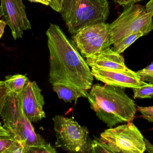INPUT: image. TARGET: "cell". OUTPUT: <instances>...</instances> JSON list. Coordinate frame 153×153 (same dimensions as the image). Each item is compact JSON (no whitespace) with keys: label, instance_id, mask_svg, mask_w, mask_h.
Returning a JSON list of instances; mask_svg holds the SVG:
<instances>
[{"label":"cell","instance_id":"cell-1","mask_svg":"<svg viewBox=\"0 0 153 153\" xmlns=\"http://www.w3.org/2000/svg\"><path fill=\"white\" fill-rule=\"evenodd\" d=\"M46 35L50 54L49 82L52 86L62 84L75 89L87 98L94 76L86 61L58 25L50 24Z\"/></svg>","mask_w":153,"mask_h":153},{"label":"cell","instance_id":"cell-2","mask_svg":"<svg viewBox=\"0 0 153 153\" xmlns=\"http://www.w3.org/2000/svg\"><path fill=\"white\" fill-rule=\"evenodd\" d=\"M126 88L105 84L92 86L88 93L91 108L108 127L134 120L137 110L134 102L125 91Z\"/></svg>","mask_w":153,"mask_h":153},{"label":"cell","instance_id":"cell-3","mask_svg":"<svg viewBox=\"0 0 153 153\" xmlns=\"http://www.w3.org/2000/svg\"><path fill=\"white\" fill-rule=\"evenodd\" d=\"M4 127L14 138L23 143L29 153H56L55 149L35 132L23 112L20 94L8 93L0 112Z\"/></svg>","mask_w":153,"mask_h":153},{"label":"cell","instance_id":"cell-4","mask_svg":"<svg viewBox=\"0 0 153 153\" xmlns=\"http://www.w3.org/2000/svg\"><path fill=\"white\" fill-rule=\"evenodd\" d=\"M60 13L68 31L74 35L85 26L105 22L109 5L108 0H63Z\"/></svg>","mask_w":153,"mask_h":153},{"label":"cell","instance_id":"cell-5","mask_svg":"<svg viewBox=\"0 0 153 153\" xmlns=\"http://www.w3.org/2000/svg\"><path fill=\"white\" fill-rule=\"evenodd\" d=\"M123 8L121 14L109 25L113 46L134 33L142 32L146 36L153 30V16L144 6L135 3Z\"/></svg>","mask_w":153,"mask_h":153},{"label":"cell","instance_id":"cell-6","mask_svg":"<svg viewBox=\"0 0 153 153\" xmlns=\"http://www.w3.org/2000/svg\"><path fill=\"white\" fill-rule=\"evenodd\" d=\"M54 123L56 147L69 152L90 153L92 141L87 128L81 126L72 118L56 116Z\"/></svg>","mask_w":153,"mask_h":153},{"label":"cell","instance_id":"cell-7","mask_svg":"<svg viewBox=\"0 0 153 153\" xmlns=\"http://www.w3.org/2000/svg\"><path fill=\"white\" fill-rule=\"evenodd\" d=\"M113 153H143L146 151L145 138L132 122L106 129L100 135Z\"/></svg>","mask_w":153,"mask_h":153},{"label":"cell","instance_id":"cell-8","mask_svg":"<svg viewBox=\"0 0 153 153\" xmlns=\"http://www.w3.org/2000/svg\"><path fill=\"white\" fill-rule=\"evenodd\" d=\"M109 25L103 22L88 25L73 35V43L82 56L94 55L112 45Z\"/></svg>","mask_w":153,"mask_h":153},{"label":"cell","instance_id":"cell-9","mask_svg":"<svg viewBox=\"0 0 153 153\" xmlns=\"http://www.w3.org/2000/svg\"><path fill=\"white\" fill-rule=\"evenodd\" d=\"M0 15L9 26L14 40L22 38L31 25L22 0H1Z\"/></svg>","mask_w":153,"mask_h":153},{"label":"cell","instance_id":"cell-10","mask_svg":"<svg viewBox=\"0 0 153 153\" xmlns=\"http://www.w3.org/2000/svg\"><path fill=\"white\" fill-rule=\"evenodd\" d=\"M23 112L31 123L45 118L43 107L45 104L41 90L36 81L29 80L20 94Z\"/></svg>","mask_w":153,"mask_h":153},{"label":"cell","instance_id":"cell-11","mask_svg":"<svg viewBox=\"0 0 153 153\" xmlns=\"http://www.w3.org/2000/svg\"><path fill=\"white\" fill-rule=\"evenodd\" d=\"M94 77L105 84L124 88H134L145 85L136 72L128 68L126 70L91 68Z\"/></svg>","mask_w":153,"mask_h":153},{"label":"cell","instance_id":"cell-12","mask_svg":"<svg viewBox=\"0 0 153 153\" xmlns=\"http://www.w3.org/2000/svg\"><path fill=\"white\" fill-rule=\"evenodd\" d=\"M85 61L91 68L119 70L128 69L125 63L124 57L110 47L106 49L97 54L86 57Z\"/></svg>","mask_w":153,"mask_h":153},{"label":"cell","instance_id":"cell-13","mask_svg":"<svg viewBox=\"0 0 153 153\" xmlns=\"http://www.w3.org/2000/svg\"><path fill=\"white\" fill-rule=\"evenodd\" d=\"M28 81L25 75L15 74L7 75L4 81L9 92L21 94Z\"/></svg>","mask_w":153,"mask_h":153},{"label":"cell","instance_id":"cell-14","mask_svg":"<svg viewBox=\"0 0 153 153\" xmlns=\"http://www.w3.org/2000/svg\"><path fill=\"white\" fill-rule=\"evenodd\" d=\"M53 88L58 97L65 102L76 101L78 98L84 97L82 94L77 90L62 84L53 85Z\"/></svg>","mask_w":153,"mask_h":153},{"label":"cell","instance_id":"cell-15","mask_svg":"<svg viewBox=\"0 0 153 153\" xmlns=\"http://www.w3.org/2000/svg\"><path fill=\"white\" fill-rule=\"evenodd\" d=\"M143 36H144V35L142 32L134 33L125 38L118 44L113 46L112 49L117 53L122 54L135 41Z\"/></svg>","mask_w":153,"mask_h":153},{"label":"cell","instance_id":"cell-16","mask_svg":"<svg viewBox=\"0 0 153 153\" xmlns=\"http://www.w3.org/2000/svg\"><path fill=\"white\" fill-rule=\"evenodd\" d=\"M134 99H149L153 98V84L147 83L145 85L132 88Z\"/></svg>","mask_w":153,"mask_h":153},{"label":"cell","instance_id":"cell-17","mask_svg":"<svg viewBox=\"0 0 153 153\" xmlns=\"http://www.w3.org/2000/svg\"><path fill=\"white\" fill-rule=\"evenodd\" d=\"M16 139L12 136L0 135V153H10Z\"/></svg>","mask_w":153,"mask_h":153},{"label":"cell","instance_id":"cell-18","mask_svg":"<svg viewBox=\"0 0 153 153\" xmlns=\"http://www.w3.org/2000/svg\"><path fill=\"white\" fill-rule=\"evenodd\" d=\"M90 153H113L108 145L100 138L95 137L92 143Z\"/></svg>","mask_w":153,"mask_h":153},{"label":"cell","instance_id":"cell-19","mask_svg":"<svg viewBox=\"0 0 153 153\" xmlns=\"http://www.w3.org/2000/svg\"><path fill=\"white\" fill-rule=\"evenodd\" d=\"M137 110L141 113L144 119L151 123H153V106L150 107H137Z\"/></svg>","mask_w":153,"mask_h":153},{"label":"cell","instance_id":"cell-20","mask_svg":"<svg viewBox=\"0 0 153 153\" xmlns=\"http://www.w3.org/2000/svg\"><path fill=\"white\" fill-rule=\"evenodd\" d=\"M8 93L9 91L4 81H0V112L5 103Z\"/></svg>","mask_w":153,"mask_h":153},{"label":"cell","instance_id":"cell-21","mask_svg":"<svg viewBox=\"0 0 153 153\" xmlns=\"http://www.w3.org/2000/svg\"><path fill=\"white\" fill-rule=\"evenodd\" d=\"M63 0H52L49 6L54 10L60 13L62 10Z\"/></svg>","mask_w":153,"mask_h":153},{"label":"cell","instance_id":"cell-22","mask_svg":"<svg viewBox=\"0 0 153 153\" xmlns=\"http://www.w3.org/2000/svg\"><path fill=\"white\" fill-rule=\"evenodd\" d=\"M115 4L124 6L128 4H134L144 0H113Z\"/></svg>","mask_w":153,"mask_h":153},{"label":"cell","instance_id":"cell-23","mask_svg":"<svg viewBox=\"0 0 153 153\" xmlns=\"http://www.w3.org/2000/svg\"><path fill=\"white\" fill-rule=\"evenodd\" d=\"M138 75L142 81L149 82L150 83L153 84V72Z\"/></svg>","mask_w":153,"mask_h":153},{"label":"cell","instance_id":"cell-24","mask_svg":"<svg viewBox=\"0 0 153 153\" xmlns=\"http://www.w3.org/2000/svg\"><path fill=\"white\" fill-rule=\"evenodd\" d=\"M152 72H153V62L147 66L145 68L137 71L136 73L138 75H139L147 73Z\"/></svg>","mask_w":153,"mask_h":153},{"label":"cell","instance_id":"cell-25","mask_svg":"<svg viewBox=\"0 0 153 153\" xmlns=\"http://www.w3.org/2000/svg\"><path fill=\"white\" fill-rule=\"evenodd\" d=\"M1 16L0 15V40L3 35L5 26L7 25V23L3 19H1Z\"/></svg>","mask_w":153,"mask_h":153},{"label":"cell","instance_id":"cell-26","mask_svg":"<svg viewBox=\"0 0 153 153\" xmlns=\"http://www.w3.org/2000/svg\"><path fill=\"white\" fill-rule=\"evenodd\" d=\"M146 145V152H147L153 153V145L148 140L145 138Z\"/></svg>","mask_w":153,"mask_h":153},{"label":"cell","instance_id":"cell-27","mask_svg":"<svg viewBox=\"0 0 153 153\" xmlns=\"http://www.w3.org/2000/svg\"><path fill=\"white\" fill-rule=\"evenodd\" d=\"M27 1H30L31 2L40 3L41 4L46 5V6L50 5L51 1V0H27Z\"/></svg>","mask_w":153,"mask_h":153},{"label":"cell","instance_id":"cell-28","mask_svg":"<svg viewBox=\"0 0 153 153\" xmlns=\"http://www.w3.org/2000/svg\"><path fill=\"white\" fill-rule=\"evenodd\" d=\"M146 11L153 16V0H151L146 6Z\"/></svg>","mask_w":153,"mask_h":153},{"label":"cell","instance_id":"cell-29","mask_svg":"<svg viewBox=\"0 0 153 153\" xmlns=\"http://www.w3.org/2000/svg\"><path fill=\"white\" fill-rule=\"evenodd\" d=\"M10 135V133L2 125L1 123L0 122V135L7 136Z\"/></svg>","mask_w":153,"mask_h":153},{"label":"cell","instance_id":"cell-30","mask_svg":"<svg viewBox=\"0 0 153 153\" xmlns=\"http://www.w3.org/2000/svg\"><path fill=\"white\" fill-rule=\"evenodd\" d=\"M52 1V0H51V1Z\"/></svg>","mask_w":153,"mask_h":153}]
</instances>
